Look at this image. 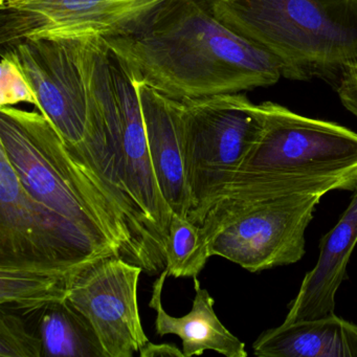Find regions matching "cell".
<instances>
[{
	"label": "cell",
	"mask_w": 357,
	"mask_h": 357,
	"mask_svg": "<svg viewBox=\"0 0 357 357\" xmlns=\"http://www.w3.org/2000/svg\"><path fill=\"white\" fill-rule=\"evenodd\" d=\"M172 0H10L0 3V43L127 36Z\"/></svg>",
	"instance_id": "9"
},
{
	"label": "cell",
	"mask_w": 357,
	"mask_h": 357,
	"mask_svg": "<svg viewBox=\"0 0 357 357\" xmlns=\"http://www.w3.org/2000/svg\"><path fill=\"white\" fill-rule=\"evenodd\" d=\"M336 91L344 107L357 118V62L342 73Z\"/></svg>",
	"instance_id": "21"
},
{
	"label": "cell",
	"mask_w": 357,
	"mask_h": 357,
	"mask_svg": "<svg viewBox=\"0 0 357 357\" xmlns=\"http://www.w3.org/2000/svg\"><path fill=\"white\" fill-rule=\"evenodd\" d=\"M0 70V107L26 103L38 108L36 93L12 50L7 49L1 55Z\"/></svg>",
	"instance_id": "20"
},
{
	"label": "cell",
	"mask_w": 357,
	"mask_h": 357,
	"mask_svg": "<svg viewBox=\"0 0 357 357\" xmlns=\"http://www.w3.org/2000/svg\"><path fill=\"white\" fill-rule=\"evenodd\" d=\"M183 162L197 225L222 199L262 129L260 107L245 95L177 100Z\"/></svg>",
	"instance_id": "6"
},
{
	"label": "cell",
	"mask_w": 357,
	"mask_h": 357,
	"mask_svg": "<svg viewBox=\"0 0 357 357\" xmlns=\"http://www.w3.org/2000/svg\"><path fill=\"white\" fill-rule=\"evenodd\" d=\"M104 79L122 141L127 189L167 246L173 212L156 178L135 79L110 49L104 58Z\"/></svg>",
	"instance_id": "11"
},
{
	"label": "cell",
	"mask_w": 357,
	"mask_h": 357,
	"mask_svg": "<svg viewBox=\"0 0 357 357\" xmlns=\"http://www.w3.org/2000/svg\"><path fill=\"white\" fill-rule=\"evenodd\" d=\"M325 195L294 192L248 204L215 236L211 256L222 257L250 273L298 262L306 252L307 227Z\"/></svg>",
	"instance_id": "8"
},
{
	"label": "cell",
	"mask_w": 357,
	"mask_h": 357,
	"mask_svg": "<svg viewBox=\"0 0 357 357\" xmlns=\"http://www.w3.org/2000/svg\"><path fill=\"white\" fill-rule=\"evenodd\" d=\"M210 258L200 227L187 217L173 213L166 246L169 277L197 278Z\"/></svg>",
	"instance_id": "18"
},
{
	"label": "cell",
	"mask_w": 357,
	"mask_h": 357,
	"mask_svg": "<svg viewBox=\"0 0 357 357\" xmlns=\"http://www.w3.org/2000/svg\"><path fill=\"white\" fill-rule=\"evenodd\" d=\"M110 255L35 199L0 149V268L66 275Z\"/></svg>",
	"instance_id": "7"
},
{
	"label": "cell",
	"mask_w": 357,
	"mask_h": 357,
	"mask_svg": "<svg viewBox=\"0 0 357 357\" xmlns=\"http://www.w3.org/2000/svg\"><path fill=\"white\" fill-rule=\"evenodd\" d=\"M38 336L45 357H106L93 326L68 300L39 311Z\"/></svg>",
	"instance_id": "16"
},
{
	"label": "cell",
	"mask_w": 357,
	"mask_h": 357,
	"mask_svg": "<svg viewBox=\"0 0 357 357\" xmlns=\"http://www.w3.org/2000/svg\"><path fill=\"white\" fill-rule=\"evenodd\" d=\"M259 107L260 135L223 198L256 187L301 191L302 185H309L329 192L353 191L357 185L356 132L301 116L275 102Z\"/></svg>",
	"instance_id": "5"
},
{
	"label": "cell",
	"mask_w": 357,
	"mask_h": 357,
	"mask_svg": "<svg viewBox=\"0 0 357 357\" xmlns=\"http://www.w3.org/2000/svg\"><path fill=\"white\" fill-rule=\"evenodd\" d=\"M141 357H185L183 349L173 344H153L148 342L139 350Z\"/></svg>",
	"instance_id": "22"
},
{
	"label": "cell",
	"mask_w": 357,
	"mask_h": 357,
	"mask_svg": "<svg viewBox=\"0 0 357 357\" xmlns=\"http://www.w3.org/2000/svg\"><path fill=\"white\" fill-rule=\"evenodd\" d=\"M168 277V271L164 269L152 286L149 305L156 312V333L179 336L185 357L199 356L206 351L227 357L248 356L245 344L221 323L214 310V298L202 287L197 278H194L195 296L191 311L181 317L168 314L162 303V288Z\"/></svg>",
	"instance_id": "14"
},
{
	"label": "cell",
	"mask_w": 357,
	"mask_h": 357,
	"mask_svg": "<svg viewBox=\"0 0 357 357\" xmlns=\"http://www.w3.org/2000/svg\"><path fill=\"white\" fill-rule=\"evenodd\" d=\"M104 39H24L12 50L30 81L43 114L64 143L101 179L139 239L154 231L125 183L97 91L98 58Z\"/></svg>",
	"instance_id": "2"
},
{
	"label": "cell",
	"mask_w": 357,
	"mask_h": 357,
	"mask_svg": "<svg viewBox=\"0 0 357 357\" xmlns=\"http://www.w3.org/2000/svg\"><path fill=\"white\" fill-rule=\"evenodd\" d=\"M229 30L283 66L284 78L338 84L357 62V0H206Z\"/></svg>",
	"instance_id": "4"
},
{
	"label": "cell",
	"mask_w": 357,
	"mask_h": 357,
	"mask_svg": "<svg viewBox=\"0 0 357 357\" xmlns=\"http://www.w3.org/2000/svg\"><path fill=\"white\" fill-rule=\"evenodd\" d=\"M74 273L54 275L0 268V305L24 313L39 312L52 303L68 298V286Z\"/></svg>",
	"instance_id": "17"
},
{
	"label": "cell",
	"mask_w": 357,
	"mask_h": 357,
	"mask_svg": "<svg viewBox=\"0 0 357 357\" xmlns=\"http://www.w3.org/2000/svg\"><path fill=\"white\" fill-rule=\"evenodd\" d=\"M135 86L160 192L174 214L188 217L191 197L183 162L178 101L139 81Z\"/></svg>",
	"instance_id": "12"
},
{
	"label": "cell",
	"mask_w": 357,
	"mask_h": 357,
	"mask_svg": "<svg viewBox=\"0 0 357 357\" xmlns=\"http://www.w3.org/2000/svg\"><path fill=\"white\" fill-rule=\"evenodd\" d=\"M143 271L110 255L86 263L70 278L66 300L93 326L106 357H132L149 342L137 304Z\"/></svg>",
	"instance_id": "10"
},
{
	"label": "cell",
	"mask_w": 357,
	"mask_h": 357,
	"mask_svg": "<svg viewBox=\"0 0 357 357\" xmlns=\"http://www.w3.org/2000/svg\"><path fill=\"white\" fill-rule=\"evenodd\" d=\"M6 1H10V0H0V3H6Z\"/></svg>",
	"instance_id": "23"
},
{
	"label": "cell",
	"mask_w": 357,
	"mask_h": 357,
	"mask_svg": "<svg viewBox=\"0 0 357 357\" xmlns=\"http://www.w3.org/2000/svg\"><path fill=\"white\" fill-rule=\"evenodd\" d=\"M258 357H357V325L335 313L284 323L252 344Z\"/></svg>",
	"instance_id": "15"
},
{
	"label": "cell",
	"mask_w": 357,
	"mask_h": 357,
	"mask_svg": "<svg viewBox=\"0 0 357 357\" xmlns=\"http://www.w3.org/2000/svg\"><path fill=\"white\" fill-rule=\"evenodd\" d=\"M106 43L135 81L174 100L242 93L284 78L279 60L219 22L206 0H172L135 33Z\"/></svg>",
	"instance_id": "1"
},
{
	"label": "cell",
	"mask_w": 357,
	"mask_h": 357,
	"mask_svg": "<svg viewBox=\"0 0 357 357\" xmlns=\"http://www.w3.org/2000/svg\"><path fill=\"white\" fill-rule=\"evenodd\" d=\"M357 243V185L350 204L333 229L319 242L317 264L306 273L284 323L317 319L334 312L338 288L347 279V266Z\"/></svg>",
	"instance_id": "13"
},
{
	"label": "cell",
	"mask_w": 357,
	"mask_h": 357,
	"mask_svg": "<svg viewBox=\"0 0 357 357\" xmlns=\"http://www.w3.org/2000/svg\"><path fill=\"white\" fill-rule=\"evenodd\" d=\"M0 149L35 199L106 252L158 273L101 179L43 114L0 107Z\"/></svg>",
	"instance_id": "3"
},
{
	"label": "cell",
	"mask_w": 357,
	"mask_h": 357,
	"mask_svg": "<svg viewBox=\"0 0 357 357\" xmlns=\"http://www.w3.org/2000/svg\"><path fill=\"white\" fill-rule=\"evenodd\" d=\"M43 342L38 334L26 329L22 317L6 309L0 312V357H43Z\"/></svg>",
	"instance_id": "19"
}]
</instances>
